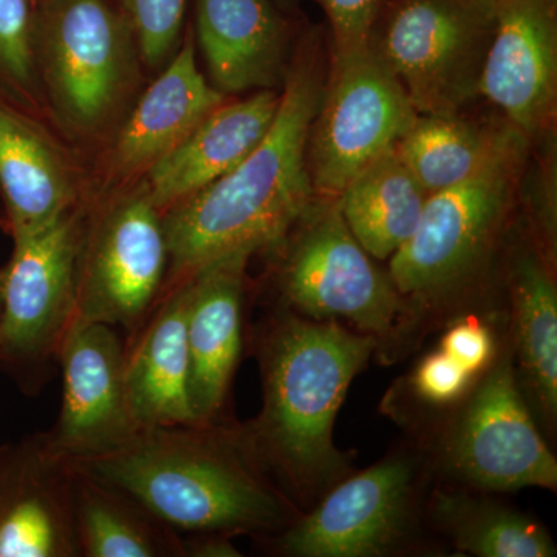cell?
<instances>
[{
	"mask_svg": "<svg viewBox=\"0 0 557 557\" xmlns=\"http://www.w3.org/2000/svg\"><path fill=\"white\" fill-rule=\"evenodd\" d=\"M428 197L394 148L347 183L338 205L361 247L376 260H388L416 233Z\"/></svg>",
	"mask_w": 557,
	"mask_h": 557,
	"instance_id": "25",
	"label": "cell"
},
{
	"mask_svg": "<svg viewBox=\"0 0 557 557\" xmlns=\"http://www.w3.org/2000/svg\"><path fill=\"white\" fill-rule=\"evenodd\" d=\"M302 50L262 141L228 174L163 212L170 247L163 293L215 260L274 251L317 197L307 145L325 78L318 44Z\"/></svg>",
	"mask_w": 557,
	"mask_h": 557,
	"instance_id": "1",
	"label": "cell"
},
{
	"mask_svg": "<svg viewBox=\"0 0 557 557\" xmlns=\"http://www.w3.org/2000/svg\"><path fill=\"white\" fill-rule=\"evenodd\" d=\"M168 270L163 212L141 185L87 219L75 318L124 329L132 343L163 295Z\"/></svg>",
	"mask_w": 557,
	"mask_h": 557,
	"instance_id": "11",
	"label": "cell"
},
{
	"mask_svg": "<svg viewBox=\"0 0 557 557\" xmlns=\"http://www.w3.org/2000/svg\"><path fill=\"white\" fill-rule=\"evenodd\" d=\"M183 539L185 557H239L242 553L234 545L233 536L220 533L189 534Z\"/></svg>",
	"mask_w": 557,
	"mask_h": 557,
	"instance_id": "32",
	"label": "cell"
},
{
	"mask_svg": "<svg viewBox=\"0 0 557 557\" xmlns=\"http://www.w3.org/2000/svg\"><path fill=\"white\" fill-rule=\"evenodd\" d=\"M33 2H35V0H33Z\"/></svg>",
	"mask_w": 557,
	"mask_h": 557,
	"instance_id": "35",
	"label": "cell"
},
{
	"mask_svg": "<svg viewBox=\"0 0 557 557\" xmlns=\"http://www.w3.org/2000/svg\"><path fill=\"white\" fill-rule=\"evenodd\" d=\"M479 380L437 347L418 361L406 376L403 391L423 409L450 413L465 401Z\"/></svg>",
	"mask_w": 557,
	"mask_h": 557,
	"instance_id": "29",
	"label": "cell"
},
{
	"mask_svg": "<svg viewBox=\"0 0 557 557\" xmlns=\"http://www.w3.org/2000/svg\"><path fill=\"white\" fill-rule=\"evenodd\" d=\"M73 479L44 434L0 456V557H78Z\"/></svg>",
	"mask_w": 557,
	"mask_h": 557,
	"instance_id": "15",
	"label": "cell"
},
{
	"mask_svg": "<svg viewBox=\"0 0 557 557\" xmlns=\"http://www.w3.org/2000/svg\"><path fill=\"white\" fill-rule=\"evenodd\" d=\"M188 300V281L166 289L126 346L127 397L139 429L199 424L190 399Z\"/></svg>",
	"mask_w": 557,
	"mask_h": 557,
	"instance_id": "20",
	"label": "cell"
},
{
	"mask_svg": "<svg viewBox=\"0 0 557 557\" xmlns=\"http://www.w3.org/2000/svg\"><path fill=\"white\" fill-rule=\"evenodd\" d=\"M73 519L79 557H185L177 531L76 463Z\"/></svg>",
	"mask_w": 557,
	"mask_h": 557,
	"instance_id": "24",
	"label": "cell"
},
{
	"mask_svg": "<svg viewBox=\"0 0 557 557\" xmlns=\"http://www.w3.org/2000/svg\"><path fill=\"white\" fill-rule=\"evenodd\" d=\"M0 314H2V269H0Z\"/></svg>",
	"mask_w": 557,
	"mask_h": 557,
	"instance_id": "33",
	"label": "cell"
},
{
	"mask_svg": "<svg viewBox=\"0 0 557 557\" xmlns=\"http://www.w3.org/2000/svg\"><path fill=\"white\" fill-rule=\"evenodd\" d=\"M437 347L480 379L496 359L500 344L490 322L479 314H463L449 322Z\"/></svg>",
	"mask_w": 557,
	"mask_h": 557,
	"instance_id": "31",
	"label": "cell"
},
{
	"mask_svg": "<svg viewBox=\"0 0 557 557\" xmlns=\"http://www.w3.org/2000/svg\"><path fill=\"white\" fill-rule=\"evenodd\" d=\"M273 252L284 309L368 333L388 357L416 338L408 302L348 230L338 197H314Z\"/></svg>",
	"mask_w": 557,
	"mask_h": 557,
	"instance_id": "4",
	"label": "cell"
},
{
	"mask_svg": "<svg viewBox=\"0 0 557 557\" xmlns=\"http://www.w3.org/2000/svg\"><path fill=\"white\" fill-rule=\"evenodd\" d=\"M288 2H295V0H288Z\"/></svg>",
	"mask_w": 557,
	"mask_h": 557,
	"instance_id": "34",
	"label": "cell"
},
{
	"mask_svg": "<svg viewBox=\"0 0 557 557\" xmlns=\"http://www.w3.org/2000/svg\"><path fill=\"white\" fill-rule=\"evenodd\" d=\"M278 102L281 91L265 89L212 110L146 172L143 186L152 203L168 211L233 171L265 137Z\"/></svg>",
	"mask_w": 557,
	"mask_h": 557,
	"instance_id": "18",
	"label": "cell"
},
{
	"mask_svg": "<svg viewBox=\"0 0 557 557\" xmlns=\"http://www.w3.org/2000/svg\"><path fill=\"white\" fill-rule=\"evenodd\" d=\"M479 94L527 137L555 116L557 0H497Z\"/></svg>",
	"mask_w": 557,
	"mask_h": 557,
	"instance_id": "14",
	"label": "cell"
},
{
	"mask_svg": "<svg viewBox=\"0 0 557 557\" xmlns=\"http://www.w3.org/2000/svg\"><path fill=\"white\" fill-rule=\"evenodd\" d=\"M194 16L215 89L239 94L284 83L292 28L273 0H194Z\"/></svg>",
	"mask_w": 557,
	"mask_h": 557,
	"instance_id": "17",
	"label": "cell"
},
{
	"mask_svg": "<svg viewBox=\"0 0 557 557\" xmlns=\"http://www.w3.org/2000/svg\"><path fill=\"white\" fill-rule=\"evenodd\" d=\"M329 21L332 60L369 49L370 36L387 0H317Z\"/></svg>",
	"mask_w": 557,
	"mask_h": 557,
	"instance_id": "30",
	"label": "cell"
},
{
	"mask_svg": "<svg viewBox=\"0 0 557 557\" xmlns=\"http://www.w3.org/2000/svg\"><path fill=\"white\" fill-rule=\"evenodd\" d=\"M426 520L458 552L479 557H555L547 528L490 493L438 487L426 500Z\"/></svg>",
	"mask_w": 557,
	"mask_h": 557,
	"instance_id": "26",
	"label": "cell"
},
{
	"mask_svg": "<svg viewBox=\"0 0 557 557\" xmlns=\"http://www.w3.org/2000/svg\"><path fill=\"white\" fill-rule=\"evenodd\" d=\"M537 248L519 252L509 269L511 338L518 380L534 417L548 434L557 420V288Z\"/></svg>",
	"mask_w": 557,
	"mask_h": 557,
	"instance_id": "22",
	"label": "cell"
},
{
	"mask_svg": "<svg viewBox=\"0 0 557 557\" xmlns=\"http://www.w3.org/2000/svg\"><path fill=\"white\" fill-rule=\"evenodd\" d=\"M40 87L73 129H98L115 112L134 69V32L113 0H35Z\"/></svg>",
	"mask_w": 557,
	"mask_h": 557,
	"instance_id": "10",
	"label": "cell"
},
{
	"mask_svg": "<svg viewBox=\"0 0 557 557\" xmlns=\"http://www.w3.org/2000/svg\"><path fill=\"white\" fill-rule=\"evenodd\" d=\"M177 533L276 536L300 515L240 426L141 429L119 449L75 461Z\"/></svg>",
	"mask_w": 557,
	"mask_h": 557,
	"instance_id": "3",
	"label": "cell"
},
{
	"mask_svg": "<svg viewBox=\"0 0 557 557\" xmlns=\"http://www.w3.org/2000/svg\"><path fill=\"white\" fill-rule=\"evenodd\" d=\"M249 258L248 255L228 256L186 278L190 399L199 424L220 421L239 364Z\"/></svg>",
	"mask_w": 557,
	"mask_h": 557,
	"instance_id": "16",
	"label": "cell"
},
{
	"mask_svg": "<svg viewBox=\"0 0 557 557\" xmlns=\"http://www.w3.org/2000/svg\"><path fill=\"white\" fill-rule=\"evenodd\" d=\"M0 199L11 239L49 225L78 196L61 153L25 110L0 97Z\"/></svg>",
	"mask_w": 557,
	"mask_h": 557,
	"instance_id": "21",
	"label": "cell"
},
{
	"mask_svg": "<svg viewBox=\"0 0 557 557\" xmlns=\"http://www.w3.org/2000/svg\"><path fill=\"white\" fill-rule=\"evenodd\" d=\"M62 370L60 417L44 438L72 461L102 456L139 429L126 386V346L102 322L73 318L58 351Z\"/></svg>",
	"mask_w": 557,
	"mask_h": 557,
	"instance_id": "13",
	"label": "cell"
},
{
	"mask_svg": "<svg viewBox=\"0 0 557 557\" xmlns=\"http://www.w3.org/2000/svg\"><path fill=\"white\" fill-rule=\"evenodd\" d=\"M449 416L434 457L450 482L483 493L557 490V460L523 397L509 333L493 364Z\"/></svg>",
	"mask_w": 557,
	"mask_h": 557,
	"instance_id": "7",
	"label": "cell"
},
{
	"mask_svg": "<svg viewBox=\"0 0 557 557\" xmlns=\"http://www.w3.org/2000/svg\"><path fill=\"white\" fill-rule=\"evenodd\" d=\"M223 102L225 95L205 78L197 64L190 30L116 135L109 156L110 172L120 178L146 174Z\"/></svg>",
	"mask_w": 557,
	"mask_h": 557,
	"instance_id": "19",
	"label": "cell"
},
{
	"mask_svg": "<svg viewBox=\"0 0 557 557\" xmlns=\"http://www.w3.org/2000/svg\"><path fill=\"white\" fill-rule=\"evenodd\" d=\"M454 115H420L397 145L398 156L429 196L527 152V135Z\"/></svg>",
	"mask_w": 557,
	"mask_h": 557,
	"instance_id": "23",
	"label": "cell"
},
{
	"mask_svg": "<svg viewBox=\"0 0 557 557\" xmlns=\"http://www.w3.org/2000/svg\"><path fill=\"white\" fill-rule=\"evenodd\" d=\"M522 156L431 194L416 233L392 256L388 274L412 311L416 333L463 298L490 262L507 223Z\"/></svg>",
	"mask_w": 557,
	"mask_h": 557,
	"instance_id": "5",
	"label": "cell"
},
{
	"mask_svg": "<svg viewBox=\"0 0 557 557\" xmlns=\"http://www.w3.org/2000/svg\"><path fill=\"white\" fill-rule=\"evenodd\" d=\"M86 225L78 205L49 225L14 237L2 269L0 369L27 394L46 383L75 318Z\"/></svg>",
	"mask_w": 557,
	"mask_h": 557,
	"instance_id": "8",
	"label": "cell"
},
{
	"mask_svg": "<svg viewBox=\"0 0 557 557\" xmlns=\"http://www.w3.org/2000/svg\"><path fill=\"white\" fill-rule=\"evenodd\" d=\"M375 351L379 341L368 333L288 309L260 332L262 410L240 428L300 511L351 472L333 429L348 387Z\"/></svg>",
	"mask_w": 557,
	"mask_h": 557,
	"instance_id": "2",
	"label": "cell"
},
{
	"mask_svg": "<svg viewBox=\"0 0 557 557\" xmlns=\"http://www.w3.org/2000/svg\"><path fill=\"white\" fill-rule=\"evenodd\" d=\"M418 116L397 76L370 47L332 60L307 145L314 194L339 197L362 168L397 148Z\"/></svg>",
	"mask_w": 557,
	"mask_h": 557,
	"instance_id": "12",
	"label": "cell"
},
{
	"mask_svg": "<svg viewBox=\"0 0 557 557\" xmlns=\"http://www.w3.org/2000/svg\"><path fill=\"white\" fill-rule=\"evenodd\" d=\"M428 454H388L350 472L274 539L289 557H384L416 548Z\"/></svg>",
	"mask_w": 557,
	"mask_h": 557,
	"instance_id": "9",
	"label": "cell"
},
{
	"mask_svg": "<svg viewBox=\"0 0 557 557\" xmlns=\"http://www.w3.org/2000/svg\"><path fill=\"white\" fill-rule=\"evenodd\" d=\"M497 0H387L369 47L418 115H454L478 97Z\"/></svg>",
	"mask_w": 557,
	"mask_h": 557,
	"instance_id": "6",
	"label": "cell"
},
{
	"mask_svg": "<svg viewBox=\"0 0 557 557\" xmlns=\"http://www.w3.org/2000/svg\"><path fill=\"white\" fill-rule=\"evenodd\" d=\"M33 25V0H0V97L22 110L39 102Z\"/></svg>",
	"mask_w": 557,
	"mask_h": 557,
	"instance_id": "27",
	"label": "cell"
},
{
	"mask_svg": "<svg viewBox=\"0 0 557 557\" xmlns=\"http://www.w3.org/2000/svg\"><path fill=\"white\" fill-rule=\"evenodd\" d=\"M129 22L139 57L160 69L177 50L189 0H113Z\"/></svg>",
	"mask_w": 557,
	"mask_h": 557,
	"instance_id": "28",
	"label": "cell"
}]
</instances>
